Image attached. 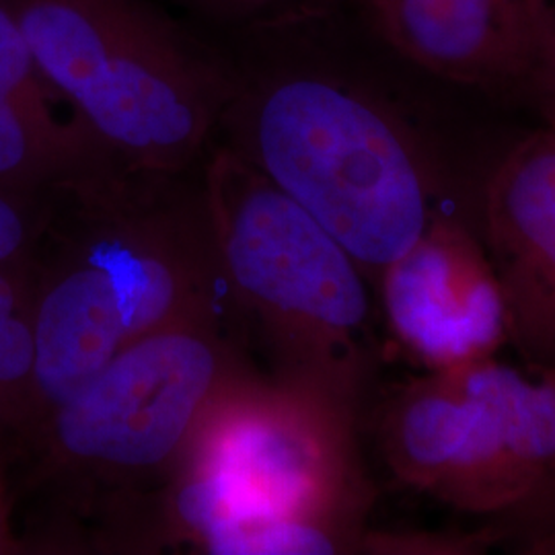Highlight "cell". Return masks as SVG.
Segmentation results:
<instances>
[{
	"mask_svg": "<svg viewBox=\"0 0 555 555\" xmlns=\"http://www.w3.org/2000/svg\"><path fill=\"white\" fill-rule=\"evenodd\" d=\"M178 176L103 157L50 188L29 256L36 366L21 437L140 337L233 309L204 188Z\"/></svg>",
	"mask_w": 555,
	"mask_h": 555,
	"instance_id": "1",
	"label": "cell"
},
{
	"mask_svg": "<svg viewBox=\"0 0 555 555\" xmlns=\"http://www.w3.org/2000/svg\"><path fill=\"white\" fill-rule=\"evenodd\" d=\"M378 31L417 66L459 82L527 79L547 0H364Z\"/></svg>",
	"mask_w": 555,
	"mask_h": 555,
	"instance_id": "10",
	"label": "cell"
},
{
	"mask_svg": "<svg viewBox=\"0 0 555 555\" xmlns=\"http://www.w3.org/2000/svg\"><path fill=\"white\" fill-rule=\"evenodd\" d=\"M481 243L496 272L508 344L537 375L555 371V128L498 163L479 204Z\"/></svg>",
	"mask_w": 555,
	"mask_h": 555,
	"instance_id": "9",
	"label": "cell"
},
{
	"mask_svg": "<svg viewBox=\"0 0 555 555\" xmlns=\"http://www.w3.org/2000/svg\"><path fill=\"white\" fill-rule=\"evenodd\" d=\"M377 284L389 332L426 371L494 358L508 344L492 261L479 233L455 215L435 220Z\"/></svg>",
	"mask_w": 555,
	"mask_h": 555,
	"instance_id": "8",
	"label": "cell"
},
{
	"mask_svg": "<svg viewBox=\"0 0 555 555\" xmlns=\"http://www.w3.org/2000/svg\"><path fill=\"white\" fill-rule=\"evenodd\" d=\"M36 366L29 258L0 266V444L13 459L31 410Z\"/></svg>",
	"mask_w": 555,
	"mask_h": 555,
	"instance_id": "12",
	"label": "cell"
},
{
	"mask_svg": "<svg viewBox=\"0 0 555 555\" xmlns=\"http://www.w3.org/2000/svg\"><path fill=\"white\" fill-rule=\"evenodd\" d=\"M498 545L518 554L555 555V474L490 522Z\"/></svg>",
	"mask_w": 555,
	"mask_h": 555,
	"instance_id": "13",
	"label": "cell"
},
{
	"mask_svg": "<svg viewBox=\"0 0 555 555\" xmlns=\"http://www.w3.org/2000/svg\"><path fill=\"white\" fill-rule=\"evenodd\" d=\"M227 309L140 337L41 414L13 461L46 492L54 522L105 547L155 545L160 502L215 399L249 373Z\"/></svg>",
	"mask_w": 555,
	"mask_h": 555,
	"instance_id": "2",
	"label": "cell"
},
{
	"mask_svg": "<svg viewBox=\"0 0 555 555\" xmlns=\"http://www.w3.org/2000/svg\"><path fill=\"white\" fill-rule=\"evenodd\" d=\"M208 7L215 9H222V11H235V13H243V11H256L266 7L272 0H202Z\"/></svg>",
	"mask_w": 555,
	"mask_h": 555,
	"instance_id": "16",
	"label": "cell"
},
{
	"mask_svg": "<svg viewBox=\"0 0 555 555\" xmlns=\"http://www.w3.org/2000/svg\"><path fill=\"white\" fill-rule=\"evenodd\" d=\"M358 414L291 378L245 373L222 389L160 502L155 545L208 541L245 518H300L364 533L373 488Z\"/></svg>",
	"mask_w": 555,
	"mask_h": 555,
	"instance_id": "5",
	"label": "cell"
},
{
	"mask_svg": "<svg viewBox=\"0 0 555 555\" xmlns=\"http://www.w3.org/2000/svg\"><path fill=\"white\" fill-rule=\"evenodd\" d=\"M59 100L0 0V185L43 192L105 157L85 124L60 112Z\"/></svg>",
	"mask_w": 555,
	"mask_h": 555,
	"instance_id": "11",
	"label": "cell"
},
{
	"mask_svg": "<svg viewBox=\"0 0 555 555\" xmlns=\"http://www.w3.org/2000/svg\"><path fill=\"white\" fill-rule=\"evenodd\" d=\"M233 151L318 220L371 282L435 220L440 178L391 107L344 80L291 73L231 109Z\"/></svg>",
	"mask_w": 555,
	"mask_h": 555,
	"instance_id": "3",
	"label": "cell"
},
{
	"mask_svg": "<svg viewBox=\"0 0 555 555\" xmlns=\"http://www.w3.org/2000/svg\"><path fill=\"white\" fill-rule=\"evenodd\" d=\"M220 274L291 378L358 414L377 366L369 278L336 238L233 149L204 173Z\"/></svg>",
	"mask_w": 555,
	"mask_h": 555,
	"instance_id": "4",
	"label": "cell"
},
{
	"mask_svg": "<svg viewBox=\"0 0 555 555\" xmlns=\"http://www.w3.org/2000/svg\"><path fill=\"white\" fill-rule=\"evenodd\" d=\"M48 192L0 185V266L31 256L46 220Z\"/></svg>",
	"mask_w": 555,
	"mask_h": 555,
	"instance_id": "14",
	"label": "cell"
},
{
	"mask_svg": "<svg viewBox=\"0 0 555 555\" xmlns=\"http://www.w3.org/2000/svg\"><path fill=\"white\" fill-rule=\"evenodd\" d=\"M377 438L403 486L500 515L555 474V371L531 378L494 358L428 371L385 399Z\"/></svg>",
	"mask_w": 555,
	"mask_h": 555,
	"instance_id": "7",
	"label": "cell"
},
{
	"mask_svg": "<svg viewBox=\"0 0 555 555\" xmlns=\"http://www.w3.org/2000/svg\"><path fill=\"white\" fill-rule=\"evenodd\" d=\"M11 465V456L7 449L0 444V500H7L9 496V479H7V469Z\"/></svg>",
	"mask_w": 555,
	"mask_h": 555,
	"instance_id": "17",
	"label": "cell"
},
{
	"mask_svg": "<svg viewBox=\"0 0 555 555\" xmlns=\"http://www.w3.org/2000/svg\"><path fill=\"white\" fill-rule=\"evenodd\" d=\"M41 75L109 159L181 173L222 119L227 91L139 0H7Z\"/></svg>",
	"mask_w": 555,
	"mask_h": 555,
	"instance_id": "6",
	"label": "cell"
},
{
	"mask_svg": "<svg viewBox=\"0 0 555 555\" xmlns=\"http://www.w3.org/2000/svg\"><path fill=\"white\" fill-rule=\"evenodd\" d=\"M527 80L533 87L545 126L555 128V0H547L545 36Z\"/></svg>",
	"mask_w": 555,
	"mask_h": 555,
	"instance_id": "15",
	"label": "cell"
}]
</instances>
